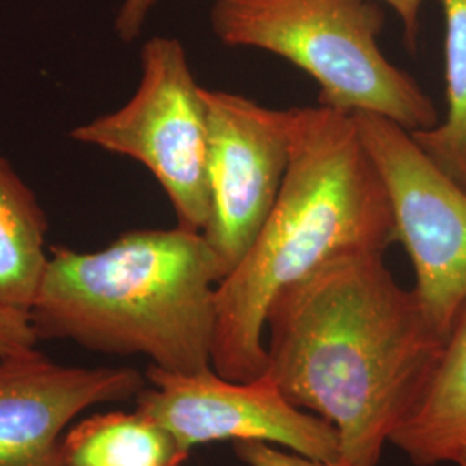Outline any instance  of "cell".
<instances>
[{
  "label": "cell",
  "instance_id": "7c38bea8",
  "mask_svg": "<svg viewBox=\"0 0 466 466\" xmlns=\"http://www.w3.org/2000/svg\"><path fill=\"white\" fill-rule=\"evenodd\" d=\"M190 451L156 420L134 413H94L63 437L66 466H184Z\"/></svg>",
  "mask_w": 466,
  "mask_h": 466
},
{
  "label": "cell",
  "instance_id": "ac0fdd59",
  "mask_svg": "<svg viewBox=\"0 0 466 466\" xmlns=\"http://www.w3.org/2000/svg\"><path fill=\"white\" fill-rule=\"evenodd\" d=\"M452 463L458 466H466V446L463 450L460 451L458 454H456V458H454V461H452Z\"/></svg>",
  "mask_w": 466,
  "mask_h": 466
},
{
  "label": "cell",
  "instance_id": "277c9868",
  "mask_svg": "<svg viewBox=\"0 0 466 466\" xmlns=\"http://www.w3.org/2000/svg\"><path fill=\"white\" fill-rule=\"evenodd\" d=\"M209 23L221 44L267 50L309 75L319 106L373 113L410 132L439 123L417 80L383 56L379 0H215Z\"/></svg>",
  "mask_w": 466,
  "mask_h": 466
},
{
  "label": "cell",
  "instance_id": "2e32d148",
  "mask_svg": "<svg viewBox=\"0 0 466 466\" xmlns=\"http://www.w3.org/2000/svg\"><path fill=\"white\" fill-rule=\"evenodd\" d=\"M157 0H121L115 17V32L123 42L138 38Z\"/></svg>",
  "mask_w": 466,
  "mask_h": 466
},
{
  "label": "cell",
  "instance_id": "30bf717a",
  "mask_svg": "<svg viewBox=\"0 0 466 466\" xmlns=\"http://www.w3.org/2000/svg\"><path fill=\"white\" fill-rule=\"evenodd\" d=\"M390 444L417 466L452 463L466 446V302L415 408Z\"/></svg>",
  "mask_w": 466,
  "mask_h": 466
},
{
  "label": "cell",
  "instance_id": "8fae6325",
  "mask_svg": "<svg viewBox=\"0 0 466 466\" xmlns=\"http://www.w3.org/2000/svg\"><path fill=\"white\" fill-rule=\"evenodd\" d=\"M49 221L0 152V304L30 313L49 267Z\"/></svg>",
  "mask_w": 466,
  "mask_h": 466
},
{
  "label": "cell",
  "instance_id": "7a4b0ae2",
  "mask_svg": "<svg viewBox=\"0 0 466 466\" xmlns=\"http://www.w3.org/2000/svg\"><path fill=\"white\" fill-rule=\"evenodd\" d=\"M396 237L390 200L352 115L290 109L282 192L244 259L217 289L211 367L227 380L267 371L269 306L289 285L348 252H383Z\"/></svg>",
  "mask_w": 466,
  "mask_h": 466
},
{
  "label": "cell",
  "instance_id": "9c48e42d",
  "mask_svg": "<svg viewBox=\"0 0 466 466\" xmlns=\"http://www.w3.org/2000/svg\"><path fill=\"white\" fill-rule=\"evenodd\" d=\"M130 367H66L35 350L0 360V466H66L63 437L85 411L137 398Z\"/></svg>",
  "mask_w": 466,
  "mask_h": 466
},
{
  "label": "cell",
  "instance_id": "8992f818",
  "mask_svg": "<svg viewBox=\"0 0 466 466\" xmlns=\"http://www.w3.org/2000/svg\"><path fill=\"white\" fill-rule=\"evenodd\" d=\"M352 116L413 265L411 290L433 330L448 339L466 302V187L437 167L410 130L373 113Z\"/></svg>",
  "mask_w": 466,
  "mask_h": 466
},
{
  "label": "cell",
  "instance_id": "5b68a950",
  "mask_svg": "<svg viewBox=\"0 0 466 466\" xmlns=\"http://www.w3.org/2000/svg\"><path fill=\"white\" fill-rule=\"evenodd\" d=\"M69 137L140 163L167 194L177 227L204 232L209 218L208 111L178 38H149L130 100L73 128Z\"/></svg>",
  "mask_w": 466,
  "mask_h": 466
},
{
  "label": "cell",
  "instance_id": "52a82bcc",
  "mask_svg": "<svg viewBox=\"0 0 466 466\" xmlns=\"http://www.w3.org/2000/svg\"><path fill=\"white\" fill-rule=\"evenodd\" d=\"M150 387L135 398L144 415L185 450L213 442L259 441L302 456L340 463V439L327 420L294 406L267 373L233 382L213 368L173 373L150 365Z\"/></svg>",
  "mask_w": 466,
  "mask_h": 466
},
{
  "label": "cell",
  "instance_id": "ba28073f",
  "mask_svg": "<svg viewBox=\"0 0 466 466\" xmlns=\"http://www.w3.org/2000/svg\"><path fill=\"white\" fill-rule=\"evenodd\" d=\"M209 218L204 238L223 277L237 267L282 192L290 159V109H269L227 90L204 88Z\"/></svg>",
  "mask_w": 466,
  "mask_h": 466
},
{
  "label": "cell",
  "instance_id": "9a60e30c",
  "mask_svg": "<svg viewBox=\"0 0 466 466\" xmlns=\"http://www.w3.org/2000/svg\"><path fill=\"white\" fill-rule=\"evenodd\" d=\"M233 451L235 456L248 466H339L259 441L235 442Z\"/></svg>",
  "mask_w": 466,
  "mask_h": 466
},
{
  "label": "cell",
  "instance_id": "4fadbf2b",
  "mask_svg": "<svg viewBox=\"0 0 466 466\" xmlns=\"http://www.w3.org/2000/svg\"><path fill=\"white\" fill-rule=\"evenodd\" d=\"M446 21L448 115L432 128L411 132L437 167L466 187V0H439Z\"/></svg>",
  "mask_w": 466,
  "mask_h": 466
},
{
  "label": "cell",
  "instance_id": "5bb4252c",
  "mask_svg": "<svg viewBox=\"0 0 466 466\" xmlns=\"http://www.w3.org/2000/svg\"><path fill=\"white\" fill-rule=\"evenodd\" d=\"M38 342L30 313L0 304V360L32 352Z\"/></svg>",
  "mask_w": 466,
  "mask_h": 466
},
{
  "label": "cell",
  "instance_id": "e0dca14e",
  "mask_svg": "<svg viewBox=\"0 0 466 466\" xmlns=\"http://www.w3.org/2000/svg\"><path fill=\"white\" fill-rule=\"evenodd\" d=\"M392 7V11L398 15L404 32V40L408 47L413 50L418 46L420 36V11L423 0H379Z\"/></svg>",
  "mask_w": 466,
  "mask_h": 466
},
{
  "label": "cell",
  "instance_id": "3957f363",
  "mask_svg": "<svg viewBox=\"0 0 466 466\" xmlns=\"http://www.w3.org/2000/svg\"><path fill=\"white\" fill-rule=\"evenodd\" d=\"M223 279L204 235L180 227L121 233L104 249L50 248L30 318L40 340L144 356L152 367H211L217 289Z\"/></svg>",
  "mask_w": 466,
  "mask_h": 466
},
{
  "label": "cell",
  "instance_id": "6da1fadb",
  "mask_svg": "<svg viewBox=\"0 0 466 466\" xmlns=\"http://www.w3.org/2000/svg\"><path fill=\"white\" fill-rule=\"evenodd\" d=\"M267 333L265 373L335 427L339 466L379 465L446 344L383 252L337 256L283 289Z\"/></svg>",
  "mask_w": 466,
  "mask_h": 466
}]
</instances>
